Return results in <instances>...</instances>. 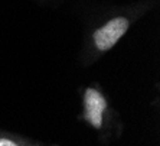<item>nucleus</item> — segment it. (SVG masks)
Here are the masks:
<instances>
[{"mask_svg": "<svg viewBox=\"0 0 160 146\" xmlns=\"http://www.w3.org/2000/svg\"><path fill=\"white\" fill-rule=\"evenodd\" d=\"M107 110V101L104 96L89 87L84 93V120H87L94 129H101L104 124V114Z\"/></svg>", "mask_w": 160, "mask_h": 146, "instance_id": "1", "label": "nucleus"}, {"mask_svg": "<svg viewBox=\"0 0 160 146\" xmlns=\"http://www.w3.org/2000/svg\"><path fill=\"white\" fill-rule=\"evenodd\" d=\"M128 20L126 18H116L107 22L104 26L94 34V44L100 51H108L116 45L118 39L128 29Z\"/></svg>", "mask_w": 160, "mask_h": 146, "instance_id": "2", "label": "nucleus"}, {"mask_svg": "<svg viewBox=\"0 0 160 146\" xmlns=\"http://www.w3.org/2000/svg\"><path fill=\"white\" fill-rule=\"evenodd\" d=\"M0 146H19V143L8 138H0Z\"/></svg>", "mask_w": 160, "mask_h": 146, "instance_id": "3", "label": "nucleus"}]
</instances>
